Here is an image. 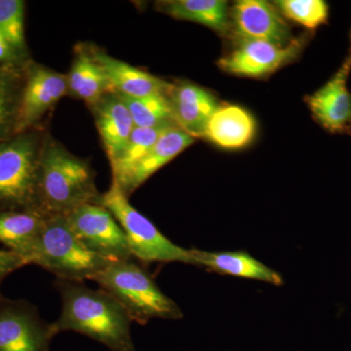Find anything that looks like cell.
I'll return each mask as SVG.
<instances>
[{"label":"cell","instance_id":"1","mask_svg":"<svg viewBox=\"0 0 351 351\" xmlns=\"http://www.w3.org/2000/svg\"><path fill=\"white\" fill-rule=\"evenodd\" d=\"M55 286L62 298L61 315L50 324L55 336L80 332L112 351H135L130 316L110 293L87 287L83 281L57 279Z\"/></svg>","mask_w":351,"mask_h":351},{"label":"cell","instance_id":"2","mask_svg":"<svg viewBox=\"0 0 351 351\" xmlns=\"http://www.w3.org/2000/svg\"><path fill=\"white\" fill-rule=\"evenodd\" d=\"M101 195L90 163L47 134L39 167L38 211L45 216H66L82 205L99 204Z\"/></svg>","mask_w":351,"mask_h":351},{"label":"cell","instance_id":"3","mask_svg":"<svg viewBox=\"0 0 351 351\" xmlns=\"http://www.w3.org/2000/svg\"><path fill=\"white\" fill-rule=\"evenodd\" d=\"M92 280L114 297L132 321L145 325L152 319L179 320L182 309L167 297L147 270L132 260L114 261Z\"/></svg>","mask_w":351,"mask_h":351},{"label":"cell","instance_id":"4","mask_svg":"<svg viewBox=\"0 0 351 351\" xmlns=\"http://www.w3.org/2000/svg\"><path fill=\"white\" fill-rule=\"evenodd\" d=\"M46 135L36 128L0 142V212L38 211L39 167Z\"/></svg>","mask_w":351,"mask_h":351},{"label":"cell","instance_id":"5","mask_svg":"<svg viewBox=\"0 0 351 351\" xmlns=\"http://www.w3.org/2000/svg\"><path fill=\"white\" fill-rule=\"evenodd\" d=\"M114 261L90 251L69 225L66 216H46L43 230L27 265H36L64 280H92Z\"/></svg>","mask_w":351,"mask_h":351},{"label":"cell","instance_id":"6","mask_svg":"<svg viewBox=\"0 0 351 351\" xmlns=\"http://www.w3.org/2000/svg\"><path fill=\"white\" fill-rule=\"evenodd\" d=\"M119 184L112 182L101 193L99 205L108 209L125 233L132 256L145 263H182L191 265L189 249L173 243L147 217L129 202Z\"/></svg>","mask_w":351,"mask_h":351},{"label":"cell","instance_id":"7","mask_svg":"<svg viewBox=\"0 0 351 351\" xmlns=\"http://www.w3.org/2000/svg\"><path fill=\"white\" fill-rule=\"evenodd\" d=\"M66 95H69L66 75L29 60L25 69L15 135L38 128L44 115Z\"/></svg>","mask_w":351,"mask_h":351},{"label":"cell","instance_id":"8","mask_svg":"<svg viewBox=\"0 0 351 351\" xmlns=\"http://www.w3.org/2000/svg\"><path fill=\"white\" fill-rule=\"evenodd\" d=\"M66 218L90 251L110 261L133 258L125 233L112 214L101 205H82L66 215Z\"/></svg>","mask_w":351,"mask_h":351},{"label":"cell","instance_id":"9","mask_svg":"<svg viewBox=\"0 0 351 351\" xmlns=\"http://www.w3.org/2000/svg\"><path fill=\"white\" fill-rule=\"evenodd\" d=\"M54 337L36 306L0 295V351H50Z\"/></svg>","mask_w":351,"mask_h":351},{"label":"cell","instance_id":"10","mask_svg":"<svg viewBox=\"0 0 351 351\" xmlns=\"http://www.w3.org/2000/svg\"><path fill=\"white\" fill-rule=\"evenodd\" d=\"M304 43L302 38H297L287 46L267 41L239 40L232 52L219 60L218 66L234 75L265 77L297 59Z\"/></svg>","mask_w":351,"mask_h":351},{"label":"cell","instance_id":"11","mask_svg":"<svg viewBox=\"0 0 351 351\" xmlns=\"http://www.w3.org/2000/svg\"><path fill=\"white\" fill-rule=\"evenodd\" d=\"M230 13V29L237 41L260 40L287 46L297 39L276 6L265 0H240Z\"/></svg>","mask_w":351,"mask_h":351},{"label":"cell","instance_id":"12","mask_svg":"<svg viewBox=\"0 0 351 351\" xmlns=\"http://www.w3.org/2000/svg\"><path fill=\"white\" fill-rule=\"evenodd\" d=\"M350 71L351 53L331 80L306 99L314 119L327 130H343L351 122V95L348 88Z\"/></svg>","mask_w":351,"mask_h":351},{"label":"cell","instance_id":"13","mask_svg":"<svg viewBox=\"0 0 351 351\" xmlns=\"http://www.w3.org/2000/svg\"><path fill=\"white\" fill-rule=\"evenodd\" d=\"M176 125L193 138L204 137L208 122L219 107L211 92L195 83L173 84L169 94Z\"/></svg>","mask_w":351,"mask_h":351},{"label":"cell","instance_id":"14","mask_svg":"<svg viewBox=\"0 0 351 351\" xmlns=\"http://www.w3.org/2000/svg\"><path fill=\"white\" fill-rule=\"evenodd\" d=\"M89 47L94 59L105 71L110 84L117 93L132 98L170 94L173 88L172 83L115 59L97 46L89 45Z\"/></svg>","mask_w":351,"mask_h":351},{"label":"cell","instance_id":"15","mask_svg":"<svg viewBox=\"0 0 351 351\" xmlns=\"http://www.w3.org/2000/svg\"><path fill=\"white\" fill-rule=\"evenodd\" d=\"M195 141V138L179 127L172 126L158 138L144 158L136 164L121 180L112 181L117 182L129 197L157 171L191 147Z\"/></svg>","mask_w":351,"mask_h":351},{"label":"cell","instance_id":"16","mask_svg":"<svg viewBox=\"0 0 351 351\" xmlns=\"http://www.w3.org/2000/svg\"><path fill=\"white\" fill-rule=\"evenodd\" d=\"M191 265L225 276L283 285L282 276L243 251L209 252L189 249Z\"/></svg>","mask_w":351,"mask_h":351},{"label":"cell","instance_id":"17","mask_svg":"<svg viewBox=\"0 0 351 351\" xmlns=\"http://www.w3.org/2000/svg\"><path fill=\"white\" fill-rule=\"evenodd\" d=\"M110 163L125 147L134 125L131 113L117 92H110L90 107Z\"/></svg>","mask_w":351,"mask_h":351},{"label":"cell","instance_id":"18","mask_svg":"<svg viewBox=\"0 0 351 351\" xmlns=\"http://www.w3.org/2000/svg\"><path fill=\"white\" fill-rule=\"evenodd\" d=\"M257 124L253 115L237 105L219 106L208 122L204 137L226 149H239L255 138Z\"/></svg>","mask_w":351,"mask_h":351},{"label":"cell","instance_id":"19","mask_svg":"<svg viewBox=\"0 0 351 351\" xmlns=\"http://www.w3.org/2000/svg\"><path fill=\"white\" fill-rule=\"evenodd\" d=\"M69 94L92 107L105 95L115 92L88 44H78L68 75Z\"/></svg>","mask_w":351,"mask_h":351},{"label":"cell","instance_id":"20","mask_svg":"<svg viewBox=\"0 0 351 351\" xmlns=\"http://www.w3.org/2000/svg\"><path fill=\"white\" fill-rule=\"evenodd\" d=\"M46 216L34 210L0 212V243L22 258H27L36 248Z\"/></svg>","mask_w":351,"mask_h":351},{"label":"cell","instance_id":"21","mask_svg":"<svg viewBox=\"0 0 351 351\" xmlns=\"http://www.w3.org/2000/svg\"><path fill=\"white\" fill-rule=\"evenodd\" d=\"M159 12L176 20L197 23L219 34L230 29V10L226 1L221 0H165L158 1Z\"/></svg>","mask_w":351,"mask_h":351},{"label":"cell","instance_id":"22","mask_svg":"<svg viewBox=\"0 0 351 351\" xmlns=\"http://www.w3.org/2000/svg\"><path fill=\"white\" fill-rule=\"evenodd\" d=\"M29 60L21 64H0V142L15 135L25 69Z\"/></svg>","mask_w":351,"mask_h":351},{"label":"cell","instance_id":"23","mask_svg":"<svg viewBox=\"0 0 351 351\" xmlns=\"http://www.w3.org/2000/svg\"><path fill=\"white\" fill-rule=\"evenodd\" d=\"M172 126L175 125H164L154 128L135 127L124 149L120 152L119 156L110 163L113 181L121 180L136 164L140 162L158 138Z\"/></svg>","mask_w":351,"mask_h":351},{"label":"cell","instance_id":"24","mask_svg":"<svg viewBox=\"0 0 351 351\" xmlns=\"http://www.w3.org/2000/svg\"><path fill=\"white\" fill-rule=\"evenodd\" d=\"M119 95L131 113L135 127L154 128L176 125L169 95H152L143 98H132Z\"/></svg>","mask_w":351,"mask_h":351},{"label":"cell","instance_id":"25","mask_svg":"<svg viewBox=\"0 0 351 351\" xmlns=\"http://www.w3.org/2000/svg\"><path fill=\"white\" fill-rule=\"evenodd\" d=\"M25 1L0 0V32L21 57L27 59L25 36Z\"/></svg>","mask_w":351,"mask_h":351},{"label":"cell","instance_id":"26","mask_svg":"<svg viewBox=\"0 0 351 351\" xmlns=\"http://www.w3.org/2000/svg\"><path fill=\"white\" fill-rule=\"evenodd\" d=\"M274 5L284 18L308 29L325 24L329 16V6L323 0H279Z\"/></svg>","mask_w":351,"mask_h":351},{"label":"cell","instance_id":"27","mask_svg":"<svg viewBox=\"0 0 351 351\" xmlns=\"http://www.w3.org/2000/svg\"><path fill=\"white\" fill-rule=\"evenodd\" d=\"M25 267L19 256L9 250H0V282L15 270Z\"/></svg>","mask_w":351,"mask_h":351},{"label":"cell","instance_id":"28","mask_svg":"<svg viewBox=\"0 0 351 351\" xmlns=\"http://www.w3.org/2000/svg\"><path fill=\"white\" fill-rule=\"evenodd\" d=\"M29 60L21 57L0 32V64H21Z\"/></svg>","mask_w":351,"mask_h":351},{"label":"cell","instance_id":"29","mask_svg":"<svg viewBox=\"0 0 351 351\" xmlns=\"http://www.w3.org/2000/svg\"><path fill=\"white\" fill-rule=\"evenodd\" d=\"M350 38H351V34H350Z\"/></svg>","mask_w":351,"mask_h":351}]
</instances>
